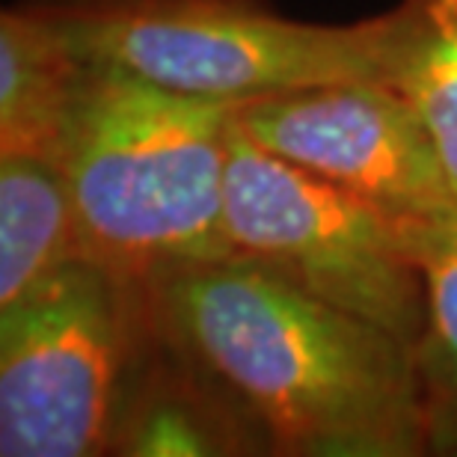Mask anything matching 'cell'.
<instances>
[{"label": "cell", "mask_w": 457, "mask_h": 457, "mask_svg": "<svg viewBox=\"0 0 457 457\" xmlns=\"http://www.w3.org/2000/svg\"><path fill=\"white\" fill-rule=\"evenodd\" d=\"M143 288L158 333L212 383L264 452L428 454L416 353L386 330L246 255Z\"/></svg>", "instance_id": "6da1fadb"}, {"label": "cell", "mask_w": 457, "mask_h": 457, "mask_svg": "<svg viewBox=\"0 0 457 457\" xmlns=\"http://www.w3.org/2000/svg\"><path fill=\"white\" fill-rule=\"evenodd\" d=\"M235 107L80 60L54 154L75 205L80 259L134 286L235 259L226 223Z\"/></svg>", "instance_id": "7a4b0ae2"}, {"label": "cell", "mask_w": 457, "mask_h": 457, "mask_svg": "<svg viewBox=\"0 0 457 457\" xmlns=\"http://www.w3.org/2000/svg\"><path fill=\"white\" fill-rule=\"evenodd\" d=\"M78 60L196 98L253 102L295 89L383 84L389 12L295 21L259 0H39Z\"/></svg>", "instance_id": "3957f363"}, {"label": "cell", "mask_w": 457, "mask_h": 457, "mask_svg": "<svg viewBox=\"0 0 457 457\" xmlns=\"http://www.w3.org/2000/svg\"><path fill=\"white\" fill-rule=\"evenodd\" d=\"M226 223L246 255L324 303L369 321L416 353L428 291L398 223L351 190L228 128Z\"/></svg>", "instance_id": "277c9868"}, {"label": "cell", "mask_w": 457, "mask_h": 457, "mask_svg": "<svg viewBox=\"0 0 457 457\" xmlns=\"http://www.w3.org/2000/svg\"><path fill=\"white\" fill-rule=\"evenodd\" d=\"M140 321L143 286L84 259L0 306V454H107Z\"/></svg>", "instance_id": "5b68a950"}, {"label": "cell", "mask_w": 457, "mask_h": 457, "mask_svg": "<svg viewBox=\"0 0 457 457\" xmlns=\"http://www.w3.org/2000/svg\"><path fill=\"white\" fill-rule=\"evenodd\" d=\"M235 125L262 149L351 190L395 223L457 203L425 122L404 96L378 80L241 102Z\"/></svg>", "instance_id": "8992f818"}, {"label": "cell", "mask_w": 457, "mask_h": 457, "mask_svg": "<svg viewBox=\"0 0 457 457\" xmlns=\"http://www.w3.org/2000/svg\"><path fill=\"white\" fill-rule=\"evenodd\" d=\"M78 75V54L39 4L0 12V154L54 161Z\"/></svg>", "instance_id": "52a82bcc"}, {"label": "cell", "mask_w": 457, "mask_h": 457, "mask_svg": "<svg viewBox=\"0 0 457 457\" xmlns=\"http://www.w3.org/2000/svg\"><path fill=\"white\" fill-rule=\"evenodd\" d=\"M78 259L75 205L60 163L0 154V306Z\"/></svg>", "instance_id": "ba28073f"}, {"label": "cell", "mask_w": 457, "mask_h": 457, "mask_svg": "<svg viewBox=\"0 0 457 457\" xmlns=\"http://www.w3.org/2000/svg\"><path fill=\"white\" fill-rule=\"evenodd\" d=\"M398 228L428 291V324L416 345L428 454L457 457V203Z\"/></svg>", "instance_id": "9c48e42d"}, {"label": "cell", "mask_w": 457, "mask_h": 457, "mask_svg": "<svg viewBox=\"0 0 457 457\" xmlns=\"http://www.w3.org/2000/svg\"><path fill=\"white\" fill-rule=\"evenodd\" d=\"M383 84L425 122L457 196V0H401L389 9Z\"/></svg>", "instance_id": "30bf717a"}]
</instances>
